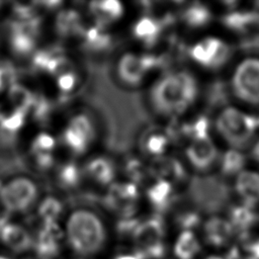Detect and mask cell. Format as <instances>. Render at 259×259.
<instances>
[{
    "instance_id": "60d3db41",
    "label": "cell",
    "mask_w": 259,
    "mask_h": 259,
    "mask_svg": "<svg viewBox=\"0 0 259 259\" xmlns=\"http://www.w3.org/2000/svg\"><path fill=\"white\" fill-rule=\"evenodd\" d=\"M199 215L195 211H186L180 213L177 217L178 225L184 230H190L191 228L197 226L199 224Z\"/></svg>"
},
{
    "instance_id": "1f68e13d",
    "label": "cell",
    "mask_w": 259,
    "mask_h": 259,
    "mask_svg": "<svg viewBox=\"0 0 259 259\" xmlns=\"http://www.w3.org/2000/svg\"><path fill=\"white\" fill-rule=\"evenodd\" d=\"M26 116L27 113L17 109L0 114V131L6 135L17 133L24 125Z\"/></svg>"
},
{
    "instance_id": "4dcf8cb0",
    "label": "cell",
    "mask_w": 259,
    "mask_h": 259,
    "mask_svg": "<svg viewBox=\"0 0 259 259\" xmlns=\"http://www.w3.org/2000/svg\"><path fill=\"white\" fill-rule=\"evenodd\" d=\"M62 211V202L54 196H48L42 199L37 207V215L40 219L41 224L58 223Z\"/></svg>"
},
{
    "instance_id": "277c9868",
    "label": "cell",
    "mask_w": 259,
    "mask_h": 259,
    "mask_svg": "<svg viewBox=\"0 0 259 259\" xmlns=\"http://www.w3.org/2000/svg\"><path fill=\"white\" fill-rule=\"evenodd\" d=\"M135 253L141 259H163L166 255L165 226L161 218L140 221L132 234Z\"/></svg>"
},
{
    "instance_id": "d6986e66",
    "label": "cell",
    "mask_w": 259,
    "mask_h": 259,
    "mask_svg": "<svg viewBox=\"0 0 259 259\" xmlns=\"http://www.w3.org/2000/svg\"><path fill=\"white\" fill-rule=\"evenodd\" d=\"M163 22L153 16H142L133 26L134 36L146 46L155 45L163 30Z\"/></svg>"
},
{
    "instance_id": "4fadbf2b",
    "label": "cell",
    "mask_w": 259,
    "mask_h": 259,
    "mask_svg": "<svg viewBox=\"0 0 259 259\" xmlns=\"http://www.w3.org/2000/svg\"><path fill=\"white\" fill-rule=\"evenodd\" d=\"M185 153L190 164L199 171L208 170L219 156L218 150L209 137L191 141Z\"/></svg>"
},
{
    "instance_id": "b9f144b4",
    "label": "cell",
    "mask_w": 259,
    "mask_h": 259,
    "mask_svg": "<svg viewBox=\"0 0 259 259\" xmlns=\"http://www.w3.org/2000/svg\"><path fill=\"white\" fill-rule=\"evenodd\" d=\"M243 248L246 259H259V239L245 241Z\"/></svg>"
},
{
    "instance_id": "cb8c5ba5",
    "label": "cell",
    "mask_w": 259,
    "mask_h": 259,
    "mask_svg": "<svg viewBox=\"0 0 259 259\" xmlns=\"http://www.w3.org/2000/svg\"><path fill=\"white\" fill-rule=\"evenodd\" d=\"M221 21L225 27L234 31L245 33L253 25H257V13L252 11H231L222 16Z\"/></svg>"
},
{
    "instance_id": "52a82bcc",
    "label": "cell",
    "mask_w": 259,
    "mask_h": 259,
    "mask_svg": "<svg viewBox=\"0 0 259 259\" xmlns=\"http://www.w3.org/2000/svg\"><path fill=\"white\" fill-rule=\"evenodd\" d=\"M232 85L239 99L250 104H259V59H247L239 64Z\"/></svg>"
},
{
    "instance_id": "5b68a950",
    "label": "cell",
    "mask_w": 259,
    "mask_h": 259,
    "mask_svg": "<svg viewBox=\"0 0 259 259\" xmlns=\"http://www.w3.org/2000/svg\"><path fill=\"white\" fill-rule=\"evenodd\" d=\"M192 191L195 202L208 212L223 209L231 197L228 183L215 176L196 179L192 185Z\"/></svg>"
},
{
    "instance_id": "ba28073f",
    "label": "cell",
    "mask_w": 259,
    "mask_h": 259,
    "mask_svg": "<svg viewBox=\"0 0 259 259\" xmlns=\"http://www.w3.org/2000/svg\"><path fill=\"white\" fill-rule=\"evenodd\" d=\"M162 65V59L153 55L126 53L118 60V78L130 86L139 85L152 70Z\"/></svg>"
},
{
    "instance_id": "ffe728a7",
    "label": "cell",
    "mask_w": 259,
    "mask_h": 259,
    "mask_svg": "<svg viewBox=\"0 0 259 259\" xmlns=\"http://www.w3.org/2000/svg\"><path fill=\"white\" fill-rule=\"evenodd\" d=\"M235 188L242 197L244 204L254 206L259 203V174L251 171H245L239 174L236 180Z\"/></svg>"
},
{
    "instance_id": "d6a6232c",
    "label": "cell",
    "mask_w": 259,
    "mask_h": 259,
    "mask_svg": "<svg viewBox=\"0 0 259 259\" xmlns=\"http://www.w3.org/2000/svg\"><path fill=\"white\" fill-rule=\"evenodd\" d=\"M57 178L61 187L71 189L78 186L80 183L81 171L75 163L68 162L59 168Z\"/></svg>"
},
{
    "instance_id": "ee69618b",
    "label": "cell",
    "mask_w": 259,
    "mask_h": 259,
    "mask_svg": "<svg viewBox=\"0 0 259 259\" xmlns=\"http://www.w3.org/2000/svg\"><path fill=\"white\" fill-rule=\"evenodd\" d=\"M114 259H141L136 253H122L117 255Z\"/></svg>"
},
{
    "instance_id": "8fae6325",
    "label": "cell",
    "mask_w": 259,
    "mask_h": 259,
    "mask_svg": "<svg viewBox=\"0 0 259 259\" xmlns=\"http://www.w3.org/2000/svg\"><path fill=\"white\" fill-rule=\"evenodd\" d=\"M139 198L137 184L128 182H118L110 185L105 197L106 205L119 213L122 219L131 218L136 210Z\"/></svg>"
},
{
    "instance_id": "5bb4252c",
    "label": "cell",
    "mask_w": 259,
    "mask_h": 259,
    "mask_svg": "<svg viewBox=\"0 0 259 259\" xmlns=\"http://www.w3.org/2000/svg\"><path fill=\"white\" fill-rule=\"evenodd\" d=\"M3 244L15 253H23L33 247V237L21 225L5 223L0 231Z\"/></svg>"
},
{
    "instance_id": "f1b7e54d",
    "label": "cell",
    "mask_w": 259,
    "mask_h": 259,
    "mask_svg": "<svg viewBox=\"0 0 259 259\" xmlns=\"http://www.w3.org/2000/svg\"><path fill=\"white\" fill-rule=\"evenodd\" d=\"M229 215V222L233 228L240 230L241 232H246L248 229H250L258 219L252 207L244 203L242 205H235L231 207Z\"/></svg>"
},
{
    "instance_id": "30bf717a",
    "label": "cell",
    "mask_w": 259,
    "mask_h": 259,
    "mask_svg": "<svg viewBox=\"0 0 259 259\" xmlns=\"http://www.w3.org/2000/svg\"><path fill=\"white\" fill-rule=\"evenodd\" d=\"M94 138V127L85 114L74 115L65 126L62 140L64 145L74 154L85 153Z\"/></svg>"
},
{
    "instance_id": "83f0119b",
    "label": "cell",
    "mask_w": 259,
    "mask_h": 259,
    "mask_svg": "<svg viewBox=\"0 0 259 259\" xmlns=\"http://www.w3.org/2000/svg\"><path fill=\"white\" fill-rule=\"evenodd\" d=\"M81 36L85 47L95 52L106 50L111 44V37L109 33L104 31V27L97 24L85 28Z\"/></svg>"
},
{
    "instance_id": "484cf974",
    "label": "cell",
    "mask_w": 259,
    "mask_h": 259,
    "mask_svg": "<svg viewBox=\"0 0 259 259\" xmlns=\"http://www.w3.org/2000/svg\"><path fill=\"white\" fill-rule=\"evenodd\" d=\"M7 98L12 109L21 110L28 114L34 103L35 95L24 85L12 83L8 88Z\"/></svg>"
},
{
    "instance_id": "d590c367",
    "label": "cell",
    "mask_w": 259,
    "mask_h": 259,
    "mask_svg": "<svg viewBox=\"0 0 259 259\" xmlns=\"http://www.w3.org/2000/svg\"><path fill=\"white\" fill-rule=\"evenodd\" d=\"M170 143L168 135L161 133H152L146 136L144 140V149L149 155L156 158L163 156Z\"/></svg>"
},
{
    "instance_id": "db71d44e",
    "label": "cell",
    "mask_w": 259,
    "mask_h": 259,
    "mask_svg": "<svg viewBox=\"0 0 259 259\" xmlns=\"http://www.w3.org/2000/svg\"><path fill=\"white\" fill-rule=\"evenodd\" d=\"M1 4H2V3H1V2H0V5H1Z\"/></svg>"
},
{
    "instance_id": "c3c4849f",
    "label": "cell",
    "mask_w": 259,
    "mask_h": 259,
    "mask_svg": "<svg viewBox=\"0 0 259 259\" xmlns=\"http://www.w3.org/2000/svg\"><path fill=\"white\" fill-rule=\"evenodd\" d=\"M254 6H255L254 11L257 13V25L259 26V1H256L254 3Z\"/></svg>"
},
{
    "instance_id": "3957f363",
    "label": "cell",
    "mask_w": 259,
    "mask_h": 259,
    "mask_svg": "<svg viewBox=\"0 0 259 259\" xmlns=\"http://www.w3.org/2000/svg\"><path fill=\"white\" fill-rule=\"evenodd\" d=\"M215 126L229 145L236 149H245L252 142L259 126V120L254 115L227 107L218 116Z\"/></svg>"
},
{
    "instance_id": "4316f807",
    "label": "cell",
    "mask_w": 259,
    "mask_h": 259,
    "mask_svg": "<svg viewBox=\"0 0 259 259\" xmlns=\"http://www.w3.org/2000/svg\"><path fill=\"white\" fill-rule=\"evenodd\" d=\"M183 22L191 28H200L207 25L212 19L209 8L199 2H194L182 11Z\"/></svg>"
},
{
    "instance_id": "9c48e42d",
    "label": "cell",
    "mask_w": 259,
    "mask_h": 259,
    "mask_svg": "<svg viewBox=\"0 0 259 259\" xmlns=\"http://www.w3.org/2000/svg\"><path fill=\"white\" fill-rule=\"evenodd\" d=\"M233 49L230 45L217 37H206L193 45L189 54L191 59L204 68L218 70L232 57Z\"/></svg>"
},
{
    "instance_id": "8992f818",
    "label": "cell",
    "mask_w": 259,
    "mask_h": 259,
    "mask_svg": "<svg viewBox=\"0 0 259 259\" xmlns=\"http://www.w3.org/2000/svg\"><path fill=\"white\" fill-rule=\"evenodd\" d=\"M37 197L36 184L27 177H16L0 187V200L12 212L26 211Z\"/></svg>"
},
{
    "instance_id": "681fc988",
    "label": "cell",
    "mask_w": 259,
    "mask_h": 259,
    "mask_svg": "<svg viewBox=\"0 0 259 259\" xmlns=\"http://www.w3.org/2000/svg\"><path fill=\"white\" fill-rule=\"evenodd\" d=\"M5 221L3 220V218H0V231H1V229H2V227L5 225Z\"/></svg>"
},
{
    "instance_id": "2e32d148",
    "label": "cell",
    "mask_w": 259,
    "mask_h": 259,
    "mask_svg": "<svg viewBox=\"0 0 259 259\" xmlns=\"http://www.w3.org/2000/svg\"><path fill=\"white\" fill-rule=\"evenodd\" d=\"M234 228L231 223L219 217L208 219L203 226L205 241L214 246L221 247L227 244L232 238Z\"/></svg>"
},
{
    "instance_id": "8d00e7d4",
    "label": "cell",
    "mask_w": 259,
    "mask_h": 259,
    "mask_svg": "<svg viewBox=\"0 0 259 259\" xmlns=\"http://www.w3.org/2000/svg\"><path fill=\"white\" fill-rule=\"evenodd\" d=\"M56 139L49 133L42 132L37 134L31 142L30 151L32 155L53 154L56 149Z\"/></svg>"
},
{
    "instance_id": "44dd1931",
    "label": "cell",
    "mask_w": 259,
    "mask_h": 259,
    "mask_svg": "<svg viewBox=\"0 0 259 259\" xmlns=\"http://www.w3.org/2000/svg\"><path fill=\"white\" fill-rule=\"evenodd\" d=\"M85 172L92 180L101 185L111 184L115 176L113 164L103 157H96L88 161Z\"/></svg>"
},
{
    "instance_id": "f5cc1de1",
    "label": "cell",
    "mask_w": 259,
    "mask_h": 259,
    "mask_svg": "<svg viewBox=\"0 0 259 259\" xmlns=\"http://www.w3.org/2000/svg\"><path fill=\"white\" fill-rule=\"evenodd\" d=\"M76 259H85V258H76Z\"/></svg>"
},
{
    "instance_id": "ab89813d",
    "label": "cell",
    "mask_w": 259,
    "mask_h": 259,
    "mask_svg": "<svg viewBox=\"0 0 259 259\" xmlns=\"http://www.w3.org/2000/svg\"><path fill=\"white\" fill-rule=\"evenodd\" d=\"M238 47L244 53H259V32L245 35Z\"/></svg>"
},
{
    "instance_id": "f546056e",
    "label": "cell",
    "mask_w": 259,
    "mask_h": 259,
    "mask_svg": "<svg viewBox=\"0 0 259 259\" xmlns=\"http://www.w3.org/2000/svg\"><path fill=\"white\" fill-rule=\"evenodd\" d=\"M230 101V90L223 80H214L206 90V102L208 107L218 108L227 105Z\"/></svg>"
},
{
    "instance_id": "11a10c76",
    "label": "cell",
    "mask_w": 259,
    "mask_h": 259,
    "mask_svg": "<svg viewBox=\"0 0 259 259\" xmlns=\"http://www.w3.org/2000/svg\"><path fill=\"white\" fill-rule=\"evenodd\" d=\"M258 120H259V117H258Z\"/></svg>"
},
{
    "instance_id": "d4e9b609",
    "label": "cell",
    "mask_w": 259,
    "mask_h": 259,
    "mask_svg": "<svg viewBox=\"0 0 259 259\" xmlns=\"http://www.w3.org/2000/svg\"><path fill=\"white\" fill-rule=\"evenodd\" d=\"M200 250L198 239L191 230L182 231L177 237L173 252L176 259H194Z\"/></svg>"
},
{
    "instance_id": "f35d334b",
    "label": "cell",
    "mask_w": 259,
    "mask_h": 259,
    "mask_svg": "<svg viewBox=\"0 0 259 259\" xmlns=\"http://www.w3.org/2000/svg\"><path fill=\"white\" fill-rule=\"evenodd\" d=\"M56 83L61 92L68 94L76 88V85L78 83L77 74L75 71L65 73L56 78Z\"/></svg>"
},
{
    "instance_id": "816d5d0a",
    "label": "cell",
    "mask_w": 259,
    "mask_h": 259,
    "mask_svg": "<svg viewBox=\"0 0 259 259\" xmlns=\"http://www.w3.org/2000/svg\"><path fill=\"white\" fill-rule=\"evenodd\" d=\"M0 259H8L7 257H4V256H0Z\"/></svg>"
},
{
    "instance_id": "9a60e30c",
    "label": "cell",
    "mask_w": 259,
    "mask_h": 259,
    "mask_svg": "<svg viewBox=\"0 0 259 259\" xmlns=\"http://www.w3.org/2000/svg\"><path fill=\"white\" fill-rule=\"evenodd\" d=\"M150 174L156 177V179H164L170 181H181L185 178V170L182 164L170 157H157L152 165L149 167Z\"/></svg>"
},
{
    "instance_id": "7c38bea8",
    "label": "cell",
    "mask_w": 259,
    "mask_h": 259,
    "mask_svg": "<svg viewBox=\"0 0 259 259\" xmlns=\"http://www.w3.org/2000/svg\"><path fill=\"white\" fill-rule=\"evenodd\" d=\"M63 240L64 230L58 223H45L33 238L32 248L39 259H55L61 252Z\"/></svg>"
},
{
    "instance_id": "f6af8a7d",
    "label": "cell",
    "mask_w": 259,
    "mask_h": 259,
    "mask_svg": "<svg viewBox=\"0 0 259 259\" xmlns=\"http://www.w3.org/2000/svg\"><path fill=\"white\" fill-rule=\"evenodd\" d=\"M6 82H7V79H6V76H5V72H4L3 68L0 67V91L4 88Z\"/></svg>"
},
{
    "instance_id": "f907efd6",
    "label": "cell",
    "mask_w": 259,
    "mask_h": 259,
    "mask_svg": "<svg viewBox=\"0 0 259 259\" xmlns=\"http://www.w3.org/2000/svg\"><path fill=\"white\" fill-rule=\"evenodd\" d=\"M205 259H223V258L219 257V256H209V257H207Z\"/></svg>"
},
{
    "instance_id": "7402d4cb",
    "label": "cell",
    "mask_w": 259,
    "mask_h": 259,
    "mask_svg": "<svg viewBox=\"0 0 259 259\" xmlns=\"http://www.w3.org/2000/svg\"><path fill=\"white\" fill-rule=\"evenodd\" d=\"M9 44L12 52L19 57H26L32 54L36 47V35L24 31L14 23L10 25Z\"/></svg>"
},
{
    "instance_id": "6da1fadb",
    "label": "cell",
    "mask_w": 259,
    "mask_h": 259,
    "mask_svg": "<svg viewBox=\"0 0 259 259\" xmlns=\"http://www.w3.org/2000/svg\"><path fill=\"white\" fill-rule=\"evenodd\" d=\"M64 236L71 250L81 258L99 254L107 244V229L93 210L77 208L66 220Z\"/></svg>"
},
{
    "instance_id": "e0dca14e",
    "label": "cell",
    "mask_w": 259,
    "mask_h": 259,
    "mask_svg": "<svg viewBox=\"0 0 259 259\" xmlns=\"http://www.w3.org/2000/svg\"><path fill=\"white\" fill-rule=\"evenodd\" d=\"M89 10L96 20V24L104 27L106 24L118 20L124 12L123 5L116 0L92 1Z\"/></svg>"
},
{
    "instance_id": "603a6c76",
    "label": "cell",
    "mask_w": 259,
    "mask_h": 259,
    "mask_svg": "<svg viewBox=\"0 0 259 259\" xmlns=\"http://www.w3.org/2000/svg\"><path fill=\"white\" fill-rule=\"evenodd\" d=\"M173 193V184L164 179H157L146 192L149 202L158 210H163L170 204Z\"/></svg>"
},
{
    "instance_id": "7a4b0ae2",
    "label": "cell",
    "mask_w": 259,
    "mask_h": 259,
    "mask_svg": "<svg viewBox=\"0 0 259 259\" xmlns=\"http://www.w3.org/2000/svg\"><path fill=\"white\" fill-rule=\"evenodd\" d=\"M198 85L187 71L166 74L152 87L150 99L153 107L163 115H177L188 109L196 100Z\"/></svg>"
},
{
    "instance_id": "74e56055",
    "label": "cell",
    "mask_w": 259,
    "mask_h": 259,
    "mask_svg": "<svg viewBox=\"0 0 259 259\" xmlns=\"http://www.w3.org/2000/svg\"><path fill=\"white\" fill-rule=\"evenodd\" d=\"M126 174L131 179V182L137 184L143 182L147 175L150 174L149 168L145 167L143 163L139 160H131L126 164Z\"/></svg>"
},
{
    "instance_id": "bcb514c9",
    "label": "cell",
    "mask_w": 259,
    "mask_h": 259,
    "mask_svg": "<svg viewBox=\"0 0 259 259\" xmlns=\"http://www.w3.org/2000/svg\"><path fill=\"white\" fill-rule=\"evenodd\" d=\"M252 157L259 163V142L253 147V150H252Z\"/></svg>"
},
{
    "instance_id": "836d02e7",
    "label": "cell",
    "mask_w": 259,
    "mask_h": 259,
    "mask_svg": "<svg viewBox=\"0 0 259 259\" xmlns=\"http://www.w3.org/2000/svg\"><path fill=\"white\" fill-rule=\"evenodd\" d=\"M209 119L205 115H200L191 122L181 125V134L191 141L208 137Z\"/></svg>"
},
{
    "instance_id": "e575fe53",
    "label": "cell",
    "mask_w": 259,
    "mask_h": 259,
    "mask_svg": "<svg viewBox=\"0 0 259 259\" xmlns=\"http://www.w3.org/2000/svg\"><path fill=\"white\" fill-rule=\"evenodd\" d=\"M246 164V157L237 150H228L221 162V171L223 174L231 176L240 172Z\"/></svg>"
},
{
    "instance_id": "7bdbcfd3",
    "label": "cell",
    "mask_w": 259,
    "mask_h": 259,
    "mask_svg": "<svg viewBox=\"0 0 259 259\" xmlns=\"http://www.w3.org/2000/svg\"><path fill=\"white\" fill-rule=\"evenodd\" d=\"M33 157L37 167L40 169L51 168L55 161L53 154H39V155H33Z\"/></svg>"
},
{
    "instance_id": "7dc6e473",
    "label": "cell",
    "mask_w": 259,
    "mask_h": 259,
    "mask_svg": "<svg viewBox=\"0 0 259 259\" xmlns=\"http://www.w3.org/2000/svg\"><path fill=\"white\" fill-rule=\"evenodd\" d=\"M223 4L225 6H227V8H229V9H235L236 6L238 5V2L237 1H225V2H223Z\"/></svg>"
},
{
    "instance_id": "ac0fdd59",
    "label": "cell",
    "mask_w": 259,
    "mask_h": 259,
    "mask_svg": "<svg viewBox=\"0 0 259 259\" xmlns=\"http://www.w3.org/2000/svg\"><path fill=\"white\" fill-rule=\"evenodd\" d=\"M56 32L62 37L82 35L85 27L81 14L75 9L61 10L55 20Z\"/></svg>"
}]
</instances>
